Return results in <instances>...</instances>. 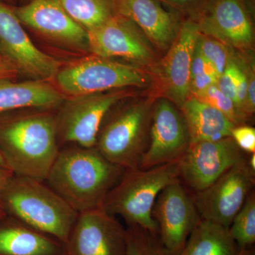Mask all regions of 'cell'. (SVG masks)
<instances>
[{
	"instance_id": "cell-36",
	"label": "cell",
	"mask_w": 255,
	"mask_h": 255,
	"mask_svg": "<svg viewBox=\"0 0 255 255\" xmlns=\"http://www.w3.org/2000/svg\"><path fill=\"white\" fill-rule=\"evenodd\" d=\"M0 167H6V168H8L7 166H6V162H5L4 157H3L1 152H0Z\"/></svg>"
},
{
	"instance_id": "cell-2",
	"label": "cell",
	"mask_w": 255,
	"mask_h": 255,
	"mask_svg": "<svg viewBox=\"0 0 255 255\" xmlns=\"http://www.w3.org/2000/svg\"><path fill=\"white\" fill-rule=\"evenodd\" d=\"M125 169L105 158L96 147H60L45 182L75 211L103 207Z\"/></svg>"
},
{
	"instance_id": "cell-15",
	"label": "cell",
	"mask_w": 255,
	"mask_h": 255,
	"mask_svg": "<svg viewBox=\"0 0 255 255\" xmlns=\"http://www.w3.org/2000/svg\"><path fill=\"white\" fill-rule=\"evenodd\" d=\"M199 32L196 22L189 20L183 23L167 54L152 67L164 98L179 109L190 96L191 66Z\"/></svg>"
},
{
	"instance_id": "cell-12",
	"label": "cell",
	"mask_w": 255,
	"mask_h": 255,
	"mask_svg": "<svg viewBox=\"0 0 255 255\" xmlns=\"http://www.w3.org/2000/svg\"><path fill=\"white\" fill-rule=\"evenodd\" d=\"M0 54L14 65L18 73L34 80L54 79L60 68L59 61L33 44L14 10L1 0Z\"/></svg>"
},
{
	"instance_id": "cell-5",
	"label": "cell",
	"mask_w": 255,
	"mask_h": 255,
	"mask_svg": "<svg viewBox=\"0 0 255 255\" xmlns=\"http://www.w3.org/2000/svg\"><path fill=\"white\" fill-rule=\"evenodd\" d=\"M152 104L135 101L112 108L101 126L96 149L122 168L140 167L148 147Z\"/></svg>"
},
{
	"instance_id": "cell-21",
	"label": "cell",
	"mask_w": 255,
	"mask_h": 255,
	"mask_svg": "<svg viewBox=\"0 0 255 255\" xmlns=\"http://www.w3.org/2000/svg\"><path fill=\"white\" fill-rule=\"evenodd\" d=\"M180 110L190 143L222 140L231 136L233 128L236 127L222 112L193 96H189Z\"/></svg>"
},
{
	"instance_id": "cell-18",
	"label": "cell",
	"mask_w": 255,
	"mask_h": 255,
	"mask_svg": "<svg viewBox=\"0 0 255 255\" xmlns=\"http://www.w3.org/2000/svg\"><path fill=\"white\" fill-rule=\"evenodd\" d=\"M117 13L133 21L156 50L165 53L177 38V16L156 0H116Z\"/></svg>"
},
{
	"instance_id": "cell-17",
	"label": "cell",
	"mask_w": 255,
	"mask_h": 255,
	"mask_svg": "<svg viewBox=\"0 0 255 255\" xmlns=\"http://www.w3.org/2000/svg\"><path fill=\"white\" fill-rule=\"evenodd\" d=\"M199 31L241 50L254 45L253 22L245 0H213L196 22Z\"/></svg>"
},
{
	"instance_id": "cell-13",
	"label": "cell",
	"mask_w": 255,
	"mask_h": 255,
	"mask_svg": "<svg viewBox=\"0 0 255 255\" xmlns=\"http://www.w3.org/2000/svg\"><path fill=\"white\" fill-rule=\"evenodd\" d=\"M246 159L231 136L189 144L179 160V178L194 192L204 190L228 169Z\"/></svg>"
},
{
	"instance_id": "cell-37",
	"label": "cell",
	"mask_w": 255,
	"mask_h": 255,
	"mask_svg": "<svg viewBox=\"0 0 255 255\" xmlns=\"http://www.w3.org/2000/svg\"><path fill=\"white\" fill-rule=\"evenodd\" d=\"M6 213L4 212V211L2 209V208L0 206V221L4 219V218L6 217Z\"/></svg>"
},
{
	"instance_id": "cell-26",
	"label": "cell",
	"mask_w": 255,
	"mask_h": 255,
	"mask_svg": "<svg viewBox=\"0 0 255 255\" xmlns=\"http://www.w3.org/2000/svg\"><path fill=\"white\" fill-rule=\"evenodd\" d=\"M196 49L213 67L219 78L234 55L232 48L200 31L198 33Z\"/></svg>"
},
{
	"instance_id": "cell-32",
	"label": "cell",
	"mask_w": 255,
	"mask_h": 255,
	"mask_svg": "<svg viewBox=\"0 0 255 255\" xmlns=\"http://www.w3.org/2000/svg\"><path fill=\"white\" fill-rule=\"evenodd\" d=\"M14 174L9 169L0 167V201H1L3 191H4L10 179L14 176Z\"/></svg>"
},
{
	"instance_id": "cell-19",
	"label": "cell",
	"mask_w": 255,
	"mask_h": 255,
	"mask_svg": "<svg viewBox=\"0 0 255 255\" xmlns=\"http://www.w3.org/2000/svg\"><path fill=\"white\" fill-rule=\"evenodd\" d=\"M65 97L44 80L22 82L0 79V115L17 110L59 109Z\"/></svg>"
},
{
	"instance_id": "cell-33",
	"label": "cell",
	"mask_w": 255,
	"mask_h": 255,
	"mask_svg": "<svg viewBox=\"0 0 255 255\" xmlns=\"http://www.w3.org/2000/svg\"><path fill=\"white\" fill-rule=\"evenodd\" d=\"M237 255H255V248L251 247V248L241 249Z\"/></svg>"
},
{
	"instance_id": "cell-1",
	"label": "cell",
	"mask_w": 255,
	"mask_h": 255,
	"mask_svg": "<svg viewBox=\"0 0 255 255\" xmlns=\"http://www.w3.org/2000/svg\"><path fill=\"white\" fill-rule=\"evenodd\" d=\"M53 111L0 115V152L15 175L46 180L60 150Z\"/></svg>"
},
{
	"instance_id": "cell-30",
	"label": "cell",
	"mask_w": 255,
	"mask_h": 255,
	"mask_svg": "<svg viewBox=\"0 0 255 255\" xmlns=\"http://www.w3.org/2000/svg\"><path fill=\"white\" fill-rule=\"evenodd\" d=\"M231 136L242 151L255 153V129L248 126H236L231 131Z\"/></svg>"
},
{
	"instance_id": "cell-25",
	"label": "cell",
	"mask_w": 255,
	"mask_h": 255,
	"mask_svg": "<svg viewBox=\"0 0 255 255\" xmlns=\"http://www.w3.org/2000/svg\"><path fill=\"white\" fill-rule=\"evenodd\" d=\"M127 255H174L163 246L158 235L136 226H128Z\"/></svg>"
},
{
	"instance_id": "cell-20",
	"label": "cell",
	"mask_w": 255,
	"mask_h": 255,
	"mask_svg": "<svg viewBox=\"0 0 255 255\" xmlns=\"http://www.w3.org/2000/svg\"><path fill=\"white\" fill-rule=\"evenodd\" d=\"M0 255H65V244L14 218L0 221Z\"/></svg>"
},
{
	"instance_id": "cell-9",
	"label": "cell",
	"mask_w": 255,
	"mask_h": 255,
	"mask_svg": "<svg viewBox=\"0 0 255 255\" xmlns=\"http://www.w3.org/2000/svg\"><path fill=\"white\" fill-rule=\"evenodd\" d=\"M255 173L247 159L228 169L204 190L191 198L201 219L229 228L233 219L254 190Z\"/></svg>"
},
{
	"instance_id": "cell-16",
	"label": "cell",
	"mask_w": 255,
	"mask_h": 255,
	"mask_svg": "<svg viewBox=\"0 0 255 255\" xmlns=\"http://www.w3.org/2000/svg\"><path fill=\"white\" fill-rule=\"evenodd\" d=\"M14 11L22 24L52 41L73 49L89 50L86 30L70 17L58 0H32Z\"/></svg>"
},
{
	"instance_id": "cell-27",
	"label": "cell",
	"mask_w": 255,
	"mask_h": 255,
	"mask_svg": "<svg viewBox=\"0 0 255 255\" xmlns=\"http://www.w3.org/2000/svg\"><path fill=\"white\" fill-rule=\"evenodd\" d=\"M193 97L222 112L236 126L243 125L248 121L238 110L233 100L224 95L216 85Z\"/></svg>"
},
{
	"instance_id": "cell-4",
	"label": "cell",
	"mask_w": 255,
	"mask_h": 255,
	"mask_svg": "<svg viewBox=\"0 0 255 255\" xmlns=\"http://www.w3.org/2000/svg\"><path fill=\"white\" fill-rule=\"evenodd\" d=\"M179 179L177 162L125 169L106 197L104 209L114 216H122L128 226H139L158 235V225L152 218L156 199L164 187Z\"/></svg>"
},
{
	"instance_id": "cell-11",
	"label": "cell",
	"mask_w": 255,
	"mask_h": 255,
	"mask_svg": "<svg viewBox=\"0 0 255 255\" xmlns=\"http://www.w3.org/2000/svg\"><path fill=\"white\" fill-rule=\"evenodd\" d=\"M190 144L187 125L180 109L167 99L152 104L149 144L140 168L148 169L177 162Z\"/></svg>"
},
{
	"instance_id": "cell-6",
	"label": "cell",
	"mask_w": 255,
	"mask_h": 255,
	"mask_svg": "<svg viewBox=\"0 0 255 255\" xmlns=\"http://www.w3.org/2000/svg\"><path fill=\"white\" fill-rule=\"evenodd\" d=\"M54 79L57 89L70 98L126 87L144 88L152 77L144 68L95 55L60 68Z\"/></svg>"
},
{
	"instance_id": "cell-7",
	"label": "cell",
	"mask_w": 255,
	"mask_h": 255,
	"mask_svg": "<svg viewBox=\"0 0 255 255\" xmlns=\"http://www.w3.org/2000/svg\"><path fill=\"white\" fill-rule=\"evenodd\" d=\"M122 90L70 97L56 113L60 148L64 145L95 147L101 126L119 101L127 97Z\"/></svg>"
},
{
	"instance_id": "cell-3",
	"label": "cell",
	"mask_w": 255,
	"mask_h": 255,
	"mask_svg": "<svg viewBox=\"0 0 255 255\" xmlns=\"http://www.w3.org/2000/svg\"><path fill=\"white\" fill-rule=\"evenodd\" d=\"M0 206L6 216L64 244L78 215L46 182L15 174L3 191Z\"/></svg>"
},
{
	"instance_id": "cell-10",
	"label": "cell",
	"mask_w": 255,
	"mask_h": 255,
	"mask_svg": "<svg viewBox=\"0 0 255 255\" xmlns=\"http://www.w3.org/2000/svg\"><path fill=\"white\" fill-rule=\"evenodd\" d=\"M65 255H127V231L103 207L79 213L68 239Z\"/></svg>"
},
{
	"instance_id": "cell-34",
	"label": "cell",
	"mask_w": 255,
	"mask_h": 255,
	"mask_svg": "<svg viewBox=\"0 0 255 255\" xmlns=\"http://www.w3.org/2000/svg\"><path fill=\"white\" fill-rule=\"evenodd\" d=\"M248 164L250 168L255 173V153L251 154L249 159H247Z\"/></svg>"
},
{
	"instance_id": "cell-14",
	"label": "cell",
	"mask_w": 255,
	"mask_h": 255,
	"mask_svg": "<svg viewBox=\"0 0 255 255\" xmlns=\"http://www.w3.org/2000/svg\"><path fill=\"white\" fill-rule=\"evenodd\" d=\"M152 218L158 225L159 239L174 255L181 254L188 238L201 219L180 179L159 193L152 209Z\"/></svg>"
},
{
	"instance_id": "cell-31",
	"label": "cell",
	"mask_w": 255,
	"mask_h": 255,
	"mask_svg": "<svg viewBox=\"0 0 255 255\" xmlns=\"http://www.w3.org/2000/svg\"><path fill=\"white\" fill-rule=\"evenodd\" d=\"M251 65L247 67L248 74V92L245 113L248 118L251 117L255 112V77L254 68Z\"/></svg>"
},
{
	"instance_id": "cell-35",
	"label": "cell",
	"mask_w": 255,
	"mask_h": 255,
	"mask_svg": "<svg viewBox=\"0 0 255 255\" xmlns=\"http://www.w3.org/2000/svg\"><path fill=\"white\" fill-rule=\"evenodd\" d=\"M166 1H168L169 2L174 3V4H186L194 2L196 0H166Z\"/></svg>"
},
{
	"instance_id": "cell-24",
	"label": "cell",
	"mask_w": 255,
	"mask_h": 255,
	"mask_svg": "<svg viewBox=\"0 0 255 255\" xmlns=\"http://www.w3.org/2000/svg\"><path fill=\"white\" fill-rule=\"evenodd\" d=\"M230 233L240 249L251 248L255 243V193L251 191L244 205L233 219Z\"/></svg>"
},
{
	"instance_id": "cell-22",
	"label": "cell",
	"mask_w": 255,
	"mask_h": 255,
	"mask_svg": "<svg viewBox=\"0 0 255 255\" xmlns=\"http://www.w3.org/2000/svg\"><path fill=\"white\" fill-rule=\"evenodd\" d=\"M240 251L229 228L201 219L179 255H237Z\"/></svg>"
},
{
	"instance_id": "cell-23",
	"label": "cell",
	"mask_w": 255,
	"mask_h": 255,
	"mask_svg": "<svg viewBox=\"0 0 255 255\" xmlns=\"http://www.w3.org/2000/svg\"><path fill=\"white\" fill-rule=\"evenodd\" d=\"M74 21L87 31L117 14L116 0H58Z\"/></svg>"
},
{
	"instance_id": "cell-28",
	"label": "cell",
	"mask_w": 255,
	"mask_h": 255,
	"mask_svg": "<svg viewBox=\"0 0 255 255\" xmlns=\"http://www.w3.org/2000/svg\"><path fill=\"white\" fill-rule=\"evenodd\" d=\"M217 74L213 67L199 53L194 50L191 63L189 90L190 95L195 96L212 85H216Z\"/></svg>"
},
{
	"instance_id": "cell-29",
	"label": "cell",
	"mask_w": 255,
	"mask_h": 255,
	"mask_svg": "<svg viewBox=\"0 0 255 255\" xmlns=\"http://www.w3.org/2000/svg\"><path fill=\"white\" fill-rule=\"evenodd\" d=\"M238 73H239V64H238V58L233 55L232 58L228 62L224 72L218 78L217 83H216L219 90L224 95L231 99L236 106Z\"/></svg>"
},
{
	"instance_id": "cell-8",
	"label": "cell",
	"mask_w": 255,
	"mask_h": 255,
	"mask_svg": "<svg viewBox=\"0 0 255 255\" xmlns=\"http://www.w3.org/2000/svg\"><path fill=\"white\" fill-rule=\"evenodd\" d=\"M89 50L102 58H121L139 68H152L157 51L133 21L116 14L98 27L87 31Z\"/></svg>"
}]
</instances>
